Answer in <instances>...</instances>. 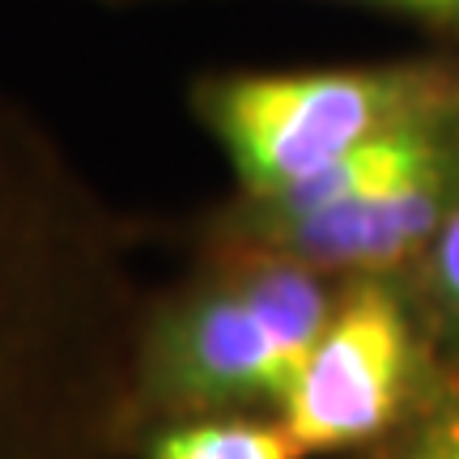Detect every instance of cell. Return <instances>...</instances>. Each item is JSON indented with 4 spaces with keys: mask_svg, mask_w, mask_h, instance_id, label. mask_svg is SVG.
I'll return each mask as SVG.
<instances>
[{
    "mask_svg": "<svg viewBox=\"0 0 459 459\" xmlns=\"http://www.w3.org/2000/svg\"><path fill=\"white\" fill-rule=\"evenodd\" d=\"M459 99V60L230 73L196 90L247 200L285 192L412 115Z\"/></svg>",
    "mask_w": 459,
    "mask_h": 459,
    "instance_id": "cell-1",
    "label": "cell"
},
{
    "mask_svg": "<svg viewBox=\"0 0 459 459\" xmlns=\"http://www.w3.org/2000/svg\"><path fill=\"white\" fill-rule=\"evenodd\" d=\"M383 459H459V383L434 395L387 443Z\"/></svg>",
    "mask_w": 459,
    "mask_h": 459,
    "instance_id": "cell-5",
    "label": "cell"
},
{
    "mask_svg": "<svg viewBox=\"0 0 459 459\" xmlns=\"http://www.w3.org/2000/svg\"><path fill=\"white\" fill-rule=\"evenodd\" d=\"M332 273L255 251L221 290L187 307L166 341V387L192 409L285 404L302 361L328 328Z\"/></svg>",
    "mask_w": 459,
    "mask_h": 459,
    "instance_id": "cell-2",
    "label": "cell"
},
{
    "mask_svg": "<svg viewBox=\"0 0 459 459\" xmlns=\"http://www.w3.org/2000/svg\"><path fill=\"white\" fill-rule=\"evenodd\" d=\"M426 255H429L434 294H438V302L446 307V315L459 324V204L451 209L443 230L434 234V243L426 247Z\"/></svg>",
    "mask_w": 459,
    "mask_h": 459,
    "instance_id": "cell-6",
    "label": "cell"
},
{
    "mask_svg": "<svg viewBox=\"0 0 459 459\" xmlns=\"http://www.w3.org/2000/svg\"><path fill=\"white\" fill-rule=\"evenodd\" d=\"M366 4H378V9H392L400 17H412L429 30L446 34L459 43V0H366Z\"/></svg>",
    "mask_w": 459,
    "mask_h": 459,
    "instance_id": "cell-7",
    "label": "cell"
},
{
    "mask_svg": "<svg viewBox=\"0 0 459 459\" xmlns=\"http://www.w3.org/2000/svg\"><path fill=\"white\" fill-rule=\"evenodd\" d=\"M417 336L404 302L375 281L353 277L341 290L328 328L319 332L281 404V421L302 455L353 451L392 434L412 395Z\"/></svg>",
    "mask_w": 459,
    "mask_h": 459,
    "instance_id": "cell-3",
    "label": "cell"
},
{
    "mask_svg": "<svg viewBox=\"0 0 459 459\" xmlns=\"http://www.w3.org/2000/svg\"><path fill=\"white\" fill-rule=\"evenodd\" d=\"M149 459H302L285 421L209 417L162 434Z\"/></svg>",
    "mask_w": 459,
    "mask_h": 459,
    "instance_id": "cell-4",
    "label": "cell"
}]
</instances>
